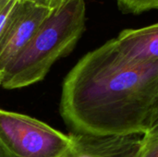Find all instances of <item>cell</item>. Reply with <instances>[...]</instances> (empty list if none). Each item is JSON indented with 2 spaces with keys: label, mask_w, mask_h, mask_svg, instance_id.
<instances>
[{
  "label": "cell",
  "mask_w": 158,
  "mask_h": 157,
  "mask_svg": "<svg viewBox=\"0 0 158 157\" xmlns=\"http://www.w3.org/2000/svg\"><path fill=\"white\" fill-rule=\"evenodd\" d=\"M30 1L37 4L38 6L49 8L51 10H55L69 0H30Z\"/></svg>",
  "instance_id": "10"
},
{
  "label": "cell",
  "mask_w": 158,
  "mask_h": 157,
  "mask_svg": "<svg viewBox=\"0 0 158 157\" xmlns=\"http://www.w3.org/2000/svg\"><path fill=\"white\" fill-rule=\"evenodd\" d=\"M18 1L19 0H0V34Z\"/></svg>",
  "instance_id": "9"
},
{
  "label": "cell",
  "mask_w": 158,
  "mask_h": 157,
  "mask_svg": "<svg viewBox=\"0 0 158 157\" xmlns=\"http://www.w3.org/2000/svg\"><path fill=\"white\" fill-rule=\"evenodd\" d=\"M0 157H14L6 148V146L3 144V143L0 141Z\"/></svg>",
  "instance_id": "12"
},
{
  "label": "cell",
  "mask_w": 158,
  "mask_h": 157,
  "mask_svg": "<svg viewBox=\"0 0 158 157\" xmlns=\"http://www.w3.org/2000/svg\"><path fill=\"white\" fill-rule=\"evenodd\" d=\"M0 141L14 157H60L72 138L34 118L0 108Z\"/></svg>",
  "instance_id": "3"
},
{
  "label": "cell",
  "mask_w": 158,
  "mask_h": 157,
  "mask_svg": "<svg viewBox=\"0 0 158 157\" xmlns=\"http://www.w3.org/2000/svg\"><path fill=\"white\" fill-rule=\"evenodd\" d=\"M139 157H158V135H143Z\"/></svg>",
  "instance_id": "8"
},
{
  "label": "cell",
  "mask_w": 158,
  "mask_h": 157,
  "mask_svg": "<svg viewBox=\"0 0 158 157\" xmlns=\"http://www.w3.org/2000/svg\"><path fill=\"white\" fill-rule=\"evenodd\" d=\"M70 134L71 145L60 157H139L142 147L141 135Z\"/></svg>",
  "instance_id": "5"
},
{
  "label": "cell",
  "mask_w": 158,
  "mask_h": 157,
  "mask_svg": "<svg viewBox=\"0 0 158 157\" xmlns=\"http://www.w3.org/2000/svg\"><path fill=\"white\" fill-rule=\"evenodd\" d=\"M144 135H158V103L151 118L149 129Z\"/></svg>",
  "instance_id": "11"
},
{
  "label": "cell",
  "mask_w": 158,
  "mask_h": 157,
  "mask_svg": "<svg viewBox=\"0 0 158 157\" xmlns=\"http://www.w3.org/2000/svg\"><path fill=\"white\" fill-rule=\"evenodd\" d=\"M119 10L125 14L140 15L158 10V0H116Z\"/></svg>",
  "instance_id": "7"
},
{
  "label": "cell",
  "mask_w": 158,
  "mask_h": 157,
  "mask_svg": "<svg viewBox=\"0 0 158 157\" xmlns=\"http://www.w3.org/2000/svg\"><path fill=\"white\" fill-rule=\"evenodd\" d=\"M53 10L30 0H19L0 34V86L7 68Z\"/></svg>",
  "instance_id": "4"
},
{
  "label": "cell",
  "mask_w": 158,
  "mask_h": 157,
  "mask_svg": "<svg viewBox=\"0 0 158 157\" xmlns=\"http://www.w3.org/2000/svg\"><path fill=\"white\" fill-rule=\"evenodd\" d=\"M85 22V0H69L53 10L7 68L1 87L19 89L44 80L57 60L73 51Z\"/></svg>",
  "instance_id": "2"
},
{
  "label": "cell",
  "mask_w": 158,
  "mask_h": 157,
  "mask_svg": "<svg viewBox=\"0 0 158 157\" xmlns=\"http://www.w3.org/2000/svg\"><path fill=\"white\" fill-rule=\"evenodd\" d=\"M110 42L117 58L126 65L158 61V22L137 29H125Z\"/></svg>",
  "instance_id": "6"
},
{
  "label": "cell",
  "mask_w": 158,
  "mask_h": 157,
  "mask_svg": "<svg viewBox=\"0 0 158 157\" xmlns=\"http://www.w3.org/2000/svg\"><path fill=\"white\" fill-rule=\"evenodd\" d=\"M158 103V61L126 65L110 40L84 55L64 79L59 104L77 134L144 135Z\"/></svg>",
  "instance_id": "1"
}]
</instances>
